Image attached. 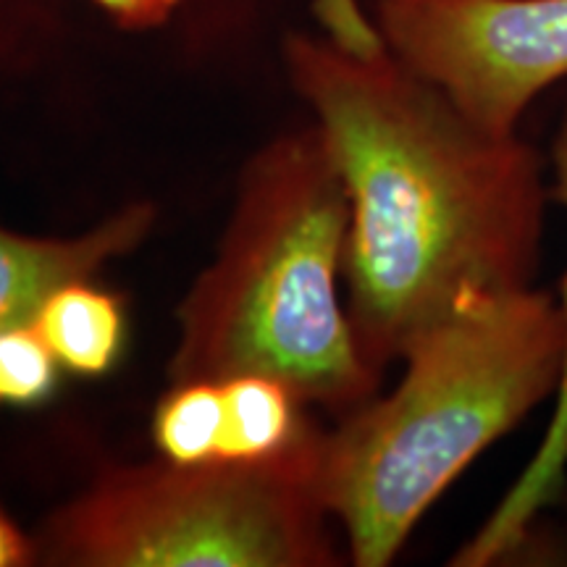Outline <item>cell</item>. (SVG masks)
Returning a JSON list of instances; mask_svg holds the SVG:
<instances>
[{
    "mask_svg": "<svg viewBox=\"0 0 567 567\" xmlns=\"http://www.w3.org/2000/svg\"><path fill=\"white\" fill-rule=\"evenodd\" d=\"M392 394L326 431L321 494L358 567H384L478 455L555 400L565 316L547 289L465 300L408 344Z\"/></svg>",
    "mask_w": 567,
    "mask_h": 567,
    "instance_id": "obj_2",
    "label": "cell"
},
{
    "mask_svg": "<svg viewBox=\"0 0 567 567\" xmlns=\"http://www.w3.org/2000/svg\"><path fill=\"white\" fill-rule=\"evenodd\" d=\"M34 563V542L24 536L0 513V567H19Z\"/></svg>",
    "mask_w": 567,
    "mask_h": 567,
    "instance_id": "obj_13",
    "label": "cell"
},
{
    "mask_svg": "<svg viewBox=\"0 0 567 567\" xmlns=\"http://www.w3.org/2000/svg\"><path fill=\"white\" fill-rule=\"evenodd\" d=\"M287 66L350 195L344 308L375 373L471 297L536 287L551 195L520 132L467 118L384 40L295 34Z\"/></svg>",
    "mask_w": 567,
    "mask_h": 567,
    "instance_id": "obj_1",
    "label": "cell"
},
{
    "mask_svg": "<svg viewBox=\"0 0 567 567\" xmlns=\"http://www.w3.org/2000/svg\"><path fill=\"white\" fill-rule=\"evenodd\" d=\"M551 163V200L567 208V101L559 116L555 140L549 151ZM559 308L565 316V365L559 389L555 394V408L547 431H544L542 444L523 467L520 476L509 492L502 496L486 523L460 547L452 557V565L457 567H486L496 563H507L523 547L530 528L536 526L544 509L551 507L559 481H563L567 465V274L559 284Z\"/></svg>",
    "mask_w": 567,
    "mask_h": 567,
    "instance_id": "obj_7",
    "label": "cell"
},
{
    "mask_svg": "<svg viewBox=\"0 0 567 567\" xmlns=\"http://www.w3.org/2000/svg\"><path fill=\"white\" fill-rule=\"evenodd\" d=\"M116 24L126 30H153V27L166 24L172 13L179 9L182 0H92Z\"/></svg>",
    "mask_w": 567,
    "mask_h": 567,
    "instance_id": "obj_12",
    "label": "cell"
},
{
    "mask_svg": "<svg viewBox=\"0 0 567 567\" xmlns=\"http://www.w3.org/2000/svg\"><path fill=\"white\" fill-rule=\"evenodd\" d=\"M59 368V358L32 321L3 329L0 331V405H40L55 389Z\"/></svg>",
    "mask_w": 567,
    "mask_h": 567,
    "instance_id": "obj_11",
    "label": "cell"
},
{
    "mask_svg": "<svg viewBox=\"0 0 567 567\" xmlns=\"http://www.w3.org/2000/svg\"><path fill=\"white\" fill-rule=\"evenodd\" d=\"M379 34L494 134L567 76V0H381Z\"/></svg>",
    "mask_w": 567,
    "mask_h": 567,
    "instance_id": "obj_5",
    "label": "cell"
},
{
    "mask_svg": "<svg viewBox=\"0 0 567 567\" xmlns=\"http://www.w3.org/2000/svg\"><path fill=\"white\" fill-rule=\"evenodd\" d=\"M155 208L132 203L76 237H30L0 224V331L30 323L63 284L92 279L153 229Z\"/></svg>",
    "mask_w": 567,
    "mask_h": 567,
    "instance_id": "obj_6",
    "label": "cell"
},
{
    "mask_svg": "<svg viewBox=\"0 0 567 567\" xmlns=\"http://www.w3.org/2000/svg\"><path fill=\"white\" fill-rule=\"evenodd\" d=\"M350 195L321 126L245 163L210 266L179 305L174 384L264 373L337 417L379 394L339 300Z\"/></svg>",
    "mask_w": 567,
    "mask_h": 567,
    "instance_id": "obj_3",
    "label": "cell"
},
{
    "mask_svg": "<svg viewBox=\"0 0 567 567\" xmlns=\"http://www.w3.org/2000/svg\"><path fill=\"white\" fill-rule=\"evenodd\" d=\"M34 326L61 368L97 375L116 363L124 347V308L92 279L63 284L40 305Z\"/></svg>",
    "mask_w": 567,
    "mask_h": 567,
    "instance_id": "obj_9",
    "label": "cell"
},
{
    "mask_svg": "<svg viewBox=\"0 0 567 567\" xmlns=\"http://www.w3.org/2000/svg\"><path fill=\"white\" fill-rule=\"evenodd\" d=\"M326 429L268 460L161 457L113 467L48 515L34 563L71 567H329L344 555L321 494Z\"/></svg>",
    "mask_w": 567,
    "mask_h": 567,
    "instance_id": "obj_4",
    "label": "cell"
},
{
    "mask_svg": "<svg viewBox=\"0 0 567 567\" xmlns=\"http://www.w3.org/2000/svg\"><path fill=\"white\" fill-rule=\"evenodd\" d=\"M224 436L218 460H268L292 450L318 423L284 381L243 373L221 381Z\"/></svg>",
    "mask_w": 567,
    "mask_h": 567,
    "instance_id": "obj_8",
    "label": "cell"
},
{
    "mask_svg": "<svg viewBox=\"0 0 567 567\" xmlns=\"http://www.w3.org/2000/svg\"><path fill=\"white\" fill-rule=\"evenodd\" d=\"M549 509H557L559 515L567 517V465H565L563 481H559L557 494H555V499H551V507H549Z\"/></svg>",
    "mask_w": 567,
    "mask_h": 567,
    "instance_id": "obj_14",
    "label": "cell"
},
{
    "mask_svg": "<svg viewBox=\"0 0 567 567\" xmlns=\"http://www.w3.org/2000/svg\"><path fill=\"white\" fill-rule=\"evenodd\" d=\"M221 436V381H182L158 402L153 417V439L161 457L182 465L218 460Z\"/></svg>",
    "mask_w": 567,
    "mask_h": 567,
    "instance_id": "obj_10",
    "label": "cell"
}]
</instances>
